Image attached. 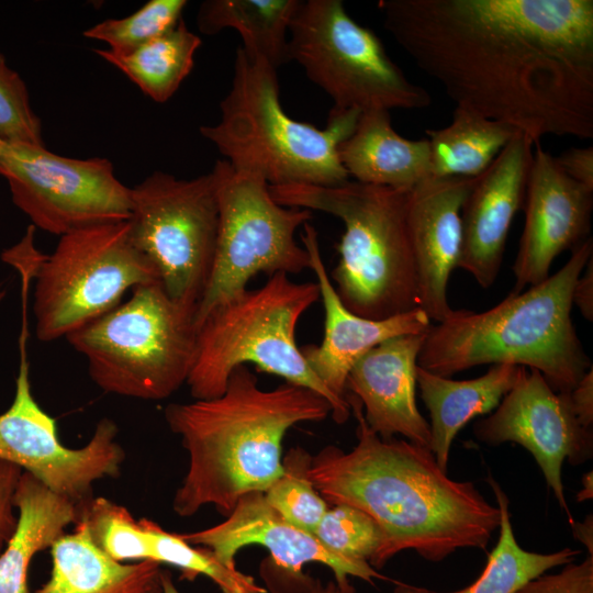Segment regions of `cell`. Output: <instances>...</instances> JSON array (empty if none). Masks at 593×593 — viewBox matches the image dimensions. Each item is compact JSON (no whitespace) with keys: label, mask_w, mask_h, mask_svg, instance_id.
Masks as SVG:
<instances>
[{"label":"cell","mask_w":593,"mask_h":593,"mask_svg":"<svg viewBox=\"0 0 593 593\" xmlns=\"http://www.w3.org/2000/svg\"><path fill=\"white\" fill-rule=\"evenodd\" d=\"M378 9L456 107L534 144L593 137L592 0H380Z\"/></svg>","instance_id":"obj_1"},{"label":"cell","mask_w":593,"mask_h":593,"mask_svg":"<svg viewBox=\"0 0 593 593\" xmlns=\"http://www.w3.org/2000/svg\"><path fill=\"white\" fill-rule=\"evenodd\" d=\"M346 401L357 421V445L345 452L327 446L306 471L317 493L332 505L347 504L372 517L383 544L372 568L413 549L440 562L461 548L485 549L501 514L470 481H455L429 448L407 439H382L367 424L353 394Z\"/></svg>","instance_id":"obj_2"},{"label":"cell","mask_w":593,"mask_h":593,"mask_svg":"<svg viewBox=\"0 0 593 593\" xmlns=\"http://www.w3.org/2000/svg\"><path fill=\"white\" fill-rule=\"evenodd\" d=\"M331 413L328 401L307 388L284 382L262 390L246 365L231 372L221 395L167 405L166 423L189 456L172 510L189 517L211 504L227 516L243 495L265 492L283 473L286 433Z\"/></svg>","instance_id":"obj_3"},{"label":"cell","mask_w":593,"mask_h":593,"mask_svg":"<svg viewBox=\"0 0 593 593\" xmlns=\"http://www.w3.org/2000/svg\"><path fill=\"white\" fill-rule=\"evenodd\" d=\"M592 257L589 237L542 282L484 312L454 310L426 333L417 366L449 378L481 365H514L538 370L555 392H570L592 368L571 317L575 281Z\"/></svg>","instance_id":"obj_4"},{"label":"cell","mask_w":593,"mask_h":593,"mask_svg":"<svg viewBox=\"0 0 593 593\" xmlns=\"http://www.w3.org/2000/svg\"><path fill=\"white\" fill-rule=\"evenodd\" d=\"M220 110V121L199 131L235 170L260 176L270 187L350 180L338 146L354 133L361 112L332 108L324 128L290 118L281 105L277 69L242 46Z\"/></svg>","instance_id":"obj_5"},{"label":"cell","mask_w":593,"mask_h":593,"mask_svg":"<svg viewBox=\"0 0 593 593\" xmlns=\"http://www.w3.org/2000/svg\"><path fill=\"white\" fill-rule=\"evenodd\" d=\"M409 191L355 180L332 187L269 186L273 200L283 206L325 212L343 222L331 280L342 303L370 320L419 309Z\"/></svg>","instance_id":"obj_6"},{"label":"cell","mask_w":593,"mask_h":593,"mask_svg":"<svg viewBox=\"0 0 593 593\" xmlns=\"http://www.w3.org/2000/svg\"><path fill=\"white\" fill-rule=\"evenodd\" d=\"M277 272L255 290H245L213 309L195 326V347L187 379L194 400L221 395L231 372L254 363L286 382L307 388L328 401L332 417L345 423L346 401L336 398L307 366L296 345L302 315L320 299L317 282H294Z\"/></svg>","instance_id":"obj_7"},{"label":"cell","mask_w":593,"mask_h":593,"mask_svg":"<svg viewBox=\"0 0 593 593\" xmlns=\"http://www.w3.org/2000/svg\"><path fill=\"white\" fill-rule=\"evenodd\" d=\"M88 361L104 392L139 400L169 398L187 382L195 347L193 315L159 281L65 337Z\"/></svg>","instance_id":"obj_8"},{"label":"cell","mask_w":593,"mask_h":593,"mask_svg":"<svg viewBox=\"0 0 593 593\" xmlns=\"http://www.w3.org/2000/svg\"><path fill=\"white\" fill-rule=\"evenodd\" d=\"M289 60L334 101V109L422 110L428 91L390 58L381 38L356 22L342 0H300L288 35Z\"/></svg>","instance_id":"obj_9"},{"label":"cell","mask_w":593,"mask_h":593,"mask_svg":"<svg viewBox=\"0 0 593 593\" xmlns=\"http://www.w3.org/2000/svg\"><path fill=\"white\" fill-rule=\"evenodd\" d=\"M33 312L41 342L66 337L121 303L127 290L159 281L154 265L133 244L127 221L60 236L34 267Z\"/></svg>","instance_id":"obj_10"},{"label":"cell","mask_w":593,"mask_h":593,"mask_svg":"<svg viewBox=\"0 0 593 593\" xmlns=\"http://www.w3.org/2000/svg\"><path fill=\"white\" fill-rule=\"evenodd\" d=\"M219 235L212 273L193 315L195 326L216 306L247 290L259 272L300 273L310 256L295 239L312 217L306 209L277 203L264 178L217 160Z\"/></svg>","instance_id":"obj_11"},{"label":"cell","mask_w":593,"mask_h":593,"mask_svg":"<svg viewBox=\"0 0 593 593\" xmlns=\"http://www.w3.org/2000/svg\"><path fill=\"white\" fill-rule=\"evenodd\" d=\"M128 234L156 268L167 295L194 315L206 290L219 235L214 172L179 179L154 171L131 188Z\"/></svg>","instance_id":"obj_12"},{"label":"cell","mask_w":593,"mask_h":593,"mask_svg":"<svg viewBox=\"0 0 593 593\" xmlns=\"http://www.w3.org/2000/svg\"><path fill=\"white\" fill-rule=\"evenodd\" d=\"M0 175L9 183L13 203L32 225L59 237L124 222L131 214V188L116 178L105 158H69L44 145L7 144Z\"/></svg>","instance_id":"obj_13"},{"label":"cell","mask_w":593,"mask_h":593,"mask_svg":"<svg viewBox=\"0 0 593 593\" xmlns=\"http://www.w3.org/2000/svg\"><path fill=\"white\" fill-rule=\"evenodd\" d=\"M24 339L23 332L14 399L0 414V459L19 466L80 506L92 499L97 480L120 475L125 451L116 441L119 428L112 419L102 418L87 445L78 449L64 446L56 421L33 396Z\"/></svg>","instance_id":"obj_14"},{"label":"cell","mask_w":593,"mask_h":593,"mask_svg":"<svg viewBox=\"0 0 593 593\" xmlns=\"http://www.w3.org/2000/svg\"><path fill=\"white\" fill-rule=\"evenodd\" d=\"M474 436L490 446L512 441L528 450L572 524L562 483L567 459L578 466L592 458L593 430L577 419L568 393L555 392L536 369L523 368L513 388L491 415L473 425Z\"/></svg>","instance_id":"obj_15"},{"label":"cell","mask_w":593,"mask_h":593,"mask_svg":"<svg viewBox=\"0 0 593 593\" xmlns=\"http://www.w3.org/2000/svg\"><path fill=\"white\" fill-rule=\"evenodd\" d=\"M534 147L524 230L513 264V293L546 280L561 253L590 237L593 189L571 179L540 143Z\"/></svg>","instance_id":"obj_16"},{"label":"cell","mask_w":593,"mask_h":593,"mask_svg":"<svg viewBox=\"0 0 593 593\" xmlns=\"http://www.w3.org/2000/svg\"><path fill=\"white\" fill-rule=\"evenodd\" d=\"M534 143L517 133L489 168L474 178L461 209L457 268L488 289L495 282L514 216L523 208Z\"/></svg>","instance_id":"obj_17"},{"label":"cell","mask_w":593,"mask_h":593,"mask_svg":"<svg viewBox=\"0 0 593 593\" xmlns=\"http://www.w3.org/2000/svg\"><path fill=\"white\" fill-rule=\"evenodd\" d=\"M190 545L206 547L226 567L236 569L235 556L249 545L267 548L273 561L296 579H306L302 567L310 562L327 566L336 584L347 589L349 577L373 584V579H385L370 564H359L327 550L313 534L286 522L266 501L264 492L243 495L227 518L206 529L182 534Z\"/></svg>","instance_id":"obj_18"},{"label":"cell","mask_w":593,"mask_h":593,"mask_svg":"<svg viewBox=\"0 0 593 593\" xmlns=\"http://www.w3.org/2000/svg\"><path fill=\"white\" fill-rule=\"evenodd\" d=\"M301 239L310 256V269L316 277L325 312L322 343L300 347L301 353L323 384L336 398L346 401V379L358 359L387 339L424 334L433 324L422 309L384 320L353 313L336 293L320 250L317 231L309 222L303 225Z\"/></svg>","instance_id":"obj_19"},{"label":"cell","mask_w":593,"mask_h":593,"mask_svg":"<svg viewBox=\"0 0 593 593\" xmlns=\"http://www.w3.org/2000/svg\"><path fill=\"white\" fill-rule=\"evenodd\" d=\"M474 178H428L409 191L407 224L418 283V302L430 321L452 312L448 282L461 248V209Z\"/></svg>","instance_id":"obj_20"},{"label":"cell","mask_w":593,"mask_h":593,"mask_svg":"<svg viewBox=\"0 0 593 593\" xmlns=\"http://www.w3.org/2000/svg\"><path fill=\"white\" fill-rule=\"evenodd\" d=\"M425 336H396L370 349L349 370L346 393L360 401L368 426L382 439L402 435L429 448V423L416 404L417 358Z\"/></svg>","instance_id":"obj_21"},{"label":"cell","mask_w":593,"mask_h":593,"mask_svg":"<svg viewBox=\"0 0 593 593\" xmlns=\"http://www.w3.org/2000/svg\"><path fill=\"white\" fill-rule=\"evenodd\" d=\"M75 525L49 548L51 577L34 593H163L159 563L115 561L93 542L83 519Z\"/></svg>","instance_id":"obj_22"},{"label":"cell","mask_w":593,"mask_h":593,"mask_svg":"<svg viewBox=\"0 0 593 593\" xmlns=\"http://www.w3.org/2000/svg\"><path fill=\"white\" fill-rule=\"evenodd\" d=\"M338 156L349 177L365 184L411 190L430 178L428 141L398 134L387 110L362 112Z\"/></svg>","instance_id":"obj_23"},{"label":"cell","mask_w":593,"mask_h":593,"mask_svg":"<svg viewBox=\"0 0 593 593\" xmlns=\"http://www.w3.org/2000/svg\"><path fill=\"white\" fill-rule=\"evenodd\" d=\"M524 367L492 365L481 377L452 380L416 367V385L430 416L429 449L447 472L451 443L472 418L493 412Z\"/></svg>","instance_id":"obj_24"},{"label":"cell","mask_w":593,"mask_h":593,"mask_svg":"<svg viewBox=\"0 0 593 593\" xmlns=\"http://www.w3.org/2000/svg\"><path fill=\"white\" fill-rule=\"evenodd\" d=\"M18 523L0 553V593H30L27 570L32 558L76 524L80 506L46 488L23 471L14 495Z\"/></svg>","instance_id":"obj_25"},{"label":"cell","mask_w":593,"mask_h":593,"mask_svg":"<svg viewBox=\"0 0 593 593\" xmlns=\"http://www.w3.org/2000/svg\"><path fill=\"white\" fill-rule=\"evenodd\" d=\"M300 0H206L198 10L197 26L206 35L234 29L243 49L273 68L290 61L288 35Z\"/></svg>","instance_id":"obj_26"},{"label":"cell","mask_w":593,"mask_h":593,"mask_svg":"<svg viewBox=\"0 0 593 593\" xmlns=\"http://www.w3.org/2000/svg\"><path fill=\"white\" fill-rule=\"evenodd\" d=\"M517 133L505 123L456 107L450 124L426 130L430 177L477 178Z\"/></svg>","instance_id":"obj_27"},{"label":"cell","mask_w":593,"mask_h":593,"mask_svg":"<svg viewBox=\"0 0 593 593\" xmlns=\"http://www.w3.org/2000/svg\"><path fill=\"white\" fill-rule=\"evenodd\" d=\"M501 514L500 536L480 577L469 586L448 593H516L527 582L548 570L573 562L580 550L540 553L523 549L515 539L511 523L510 500L501 485L489 474ZM393 593H435L425 588L396 582Z\"/></svg>","instance_id":"obj_28"},{"label":"cell","mask_w":593,"mask_h":593,"mask_svg":"<svg viewBox=\"0 0 593 593\" xmlns=\"http://www.w3.org/2000/svg\"><path fill=\"white\" fill-rule=\"evenodd\" d=\"M200 45V37L181 19L175 27L128 54L119 55L109 49H96V53L152 100L164 103L192 70Z\"/></svg>","instance_id":"obj_29"},{"label":"cell","mask_w":593,"mask_h":593,"mask_svg":"<svg viewBox=\"0 0 593 593\" xmlns=\"http://www.w3.org/2000/svg\"><path fill=\"white\" fill-rule=\"evenodd\" d=\"M143 525L148 560L177 567L191 580L206 575L223 593H266L254 578L226 567L208 548H193L181 535L166 532L150 519L143 518Z\"/></svg>","instance_id":"obj_30"},{"label":"cell","mask_w":593,"mask_h":593,"mask_svg":"<svg viewBox=\"0 0 593 593\" xmlns=\"http://www.w3.org/2000/svg\"><path fill=\"white\" fill-rule=\"evenodd\" d=\"M311 460L302 448H292L282 462L283 473L264 494L286 522L313 534L328 506L306 477Z\"/></svg>","instance_id":"obj_31"},{"label":"cell","mask_w":593,"mask_h":593,"mask_svg":"<svg viewBox=\"0 0 593 593\" xmlns=\"http://www.w3.org/2000/svg\"><path fill=\"white\" fill-rule=\"evenodd\" d=\"M186 5V0H150L125 18L94 24L82 35L107 43L114 54H128L175 27Z\"/></svg>","instance_id":"obj_32"},{"label":"cell","mask_w":593,"mask_h":593,"mask_svg":"<svg viewBox=\"0 0 593 593\" xmlns=\"http://www.w3.org/2000/svg\"><path fill=\"white\" fill-rule=\"evenodd\" d=\"M313 535L334 555L359 564H370L383 544L377 522L347 504L327 508Z\"/></svg>","instance_id":"obj_33"},{"label":"cell","mask_w":593,"mask_h":593,"mask_svg":"<svg viewBox=\"0 0 593 593\" xmlns=\"http://www.w3.org/2000/svg\"><path fill=\"white\" fill-rule=\"evenodd\" d=\"M0 141L44 145L42 124L32 110L26 86L4 57L0 59Z\"/></svg>","instance_id":"obj_34"},{"label":"cell","mask_w":593,"mask_h":593,"mask_svg":"<svg viewBox=\"0 0 593 593\" xmlns=\"http://www.w3.org/2000/svg\"><path fill=\"white\" fill-rule=\"evenodd\" d=\"M516 593H593V555L579 563L564 564L557 573H544Z\"/></svg>","instance_id":"obj_35"},{"label":"cell","mask_w":593,"mask_h":593,"mask_svg":"<svg viewBox=\"0 0 593 593\" xmlns=\"http://www.w3.org/2000/svg\"><path fill=\"white\" fill-rule=\"evenodd\" d=\"M22 473L19 466L0 459V553L16 527L14 495Z\"/></svg>","instance_id":"obj_36"},{"label":"cell","mask_w":593,"mask_h":593,"mask_svg":"<svg viewBox=\"0 0 593 593\" xmlns=\"http://www.w3.org/2000/svg\"><path fill=\"white\" fill-rule=\"evenodd\" d=\"M561 169L577 182L593 189V147H570L556 157Z\"/></svg>","instance_id":"obj_37"},{"label":"cell","mask_w":593,"mask_h":593,"mask_svg":"<svg viewBox=\"0 0 593 593\" xmlns=\"http://www.w3.org/2000/svg\"><path fill=\"white\" fill-rule=\"evenodd\" d=\"M570 402L578 422L586 429L593 426V367L569 392Z\"/></svg>","instance_id":"obj_38"},{"label":"cell","mask_w":593,"mask_h":593,"mask_svg":"<svg viewBox=\"0 0 593 593\" xmlns=\"http://www.w3.org/2000/svg\"><path fill=\"white\" fill-rule=\"evenodd\" d=\"M572 303L586 321H593V257L575 281Z\"/></svg>","instance_id":"obj_39"},{"label":"cell","mask_w":593,"mask_h":593,"mask_svg":"<svg viewBox=\"0 0 593 593\" xmlns=\"http://www.w3.org/2000/svg\"><path fill=\"white\" fill-rule=\"evenodd\" d=\"M573 535L577 539L583 542L589 551V555H593V518L592 515H588L583 523L573 522L571 524Z\"/></svg>","instance_id":"obj_40"},{"label":"cell","mask_w":593,"mask_h":593,"mask_svg":"<svg viewBox=\"0 0 593 593\" xmlns=\"http://www.w3.org/2000/svg\"><path fill=\"white\" fill-rule=\"evenodd\" d=\"M311 593H356V591L353 585L342 589L335 581H329L326 585H323L320 581H314Z\"/></svg>","instance_id":"obj_41"},{"label":"cell","mask_w":593,"mask_h":593,"mask_svg":"<svg viewBox=\"0 0 593 593\" xmlns=\"http://www.w3.org/2000/svg\"><path fill=\"white\" fill-rule=\"evenodd\" d=\"M583 488L577 494V501L583 502L585 500L592 499L593 496V474L592 471L588 472L582 478Z\"/></svg>","instance_id":"obj_42"},{"label":"cell","mask_w":593,"mask_h":593,"mask_svg":"<svg viewBox=\"0 0 593 593\" xmlns=\"http://www.w3.org/2000/svg\"><path fill=\"white\" fill-rule=\"evenodd\" d=\"M160 580H161L163 593H179L176 585L174 584L170 573L161 572Z\"/></svg>","instance_id":"obj_43"},{"label":"cell","mask_w":593,"mask_h":593,"mask_svg":"<svg viewBox=\"0 0 593 593\" xmlns=\"http://www.w3.org/2000/svg\"><path fill=\"white\" fill-rule=\"evenodd\" d=\"M5 145H7V143L0 141V158H1L2 154H3V152H4Z\"/></svg>","instance_id":"obj_44"},{"label":"cell","mask_w":593,"mask_h":593,"mask_svg":"<svg viewBox=\"0 0 593 593\" xmlns=\"http://www.w3.org/2000/svg\"><path fill=\"white\" fill-rule=\"evenodd\" d=\"M4 296H5V291L0 287V302L3 300Z\"/></svg>","instance_id":"obj_45"},{"label":"cell","mask_w":593,"mask_h":593,"mask_svg":"<svg viewBox=\"0 0 593 593\" xmlns=\"http://www.w3.org/2000/svg\"><path fill=\"white\" fill-rule=\"evenodd\" d=\"M3 58V56L0 54V59Z\"/></svg>","instance_id":"obj_46"}]
</instances>
